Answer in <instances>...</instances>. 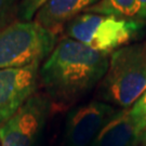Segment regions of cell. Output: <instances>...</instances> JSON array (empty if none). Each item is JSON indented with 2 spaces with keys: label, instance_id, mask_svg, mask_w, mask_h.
I'll return each mask as SVG.
<instances>
[{
  "label": "cell",
  "instance_id": "6da1fadb",
  "mask_svg": "<svg viewBox=\"0 0 146 146\" xmlns=\"http://www.w3.org/2000/svg\"><path fill=\"white\" fill-rule=\"evenodd\" d=\"M110 56L66 37L56 43L43 63L39 78L52 99L72 102L102 81Z\"/></svg>",
  "mask_w": 146,
  "mask_h": 146
},
{
  "label": "cell",
  "instance_id": "7a4b0ae2",
  "mask_svg": "<svg viewBox=\"0 0 146 146\" xmlns=\"http://www.w3.org/2000/svg\"><path fill=\"white\" fill-rule=\"evenodd\" d=\"M146 91V46L129 44L110 54L100 94L108 104L129 107Z\"/></svg>",
  "mask_w": 146,
  "mask_h": 146
},
{
  "label": "cell",
  "instance_id": "3957f363",
  "mask_svg": "<svg viewBox=\"0 0 146 146\" xmlns=\"http://www.w3.org/2000/svg\"><path fill=\"white\" fill-rule=\"evenodd\" d=\"M145 23L135 17L81 13L65 25V34L95 51L110 55L135 38Z\"/></svg>",
  "mask_w": 146,
  "mask_h": 146
},
{
  "label": "cell",
  "instance_id": "277c9868",
  "mask_svg": "<svg viewBox=\"0 0 146 146\" xmlns=\"http://www.w3.org/2000/svg\"><path fill=\"white\" fill-rule=\"evenodd\" d=\"M56 46V34L35 21H15L0 31V69L40 64Z\"/></svg>",
  "mask_w": 146,
  "mask_h": 146
},
{
  "label": "cell",
  "instance_id": "5b68a950",
  "mask_svg": "<svg viewBox=\"0 0 146 146\" xmlns=\"http://www.w3.org/2000/svg\"><path fill=\"white\" fill-rule=\"evenodd\" d=\"M49 110L47 96L35 93L0 127L1 146H35Z\"/></svg>",
  "mask_w": 146,
  "mask_h": 146
},
{
  "label": "cell",
  "instance_id": "8992f818",
  "mask_svg": "<svg viewBox=\"0 0 146 146\" xmlns=\"http://www.w3.org/2000/svg\"><path fill=\"white\" fill-rule=\"evenodd\" d=\"M39 72L40 64L0 69V127L35 94Z\"/></svg>",
  "mask_w": 146,
  "mask_h": 146
},
{
  "label": "cell",
  "instance_id": "52a82bcc",
  "mask_svg": "<svg viewBox=\"0 0 146 146\" xmlns=\"http://www.w3.org/2000/svg\"><path fill=\"white\" fill-rule=\"evenodd\" d=\"M115 114V108L105 102L93 101L78 106L67 116L65 145L90 146L95 136Z\"/></svg>",
  "mask_w": 146,
  "mask_h": 146
},
{
  "label": "cell",
  "instance_id": "ba28073f",
  "mask_svg": "<svg viewBox=\"0 0 146 146\" xmlns=\"http://www.w3.org/2000/svg\"><path fill=\"white\" fill-rule=\"evenodd\" d=\"M101 0H48L39 9L34 21L58 34L76 16Z\"/></svg>",
  "mask_w": 146,
  "mask_h": 146
},
{
  "label": "cell",
  "instance_id": "9c48e42d",
  "mask_svg": "<svg viewBox=\"0 0 146 146\" xmlns=\"http://www.w3.org/2000/svg\"><path fill=\"white\" fill-rule=\"evenodd\" d=\"M142 134L129 118L128 110L116 111L90 146H135Z\"/></svg>",
  "mask_w": 146,
  "mask_h": 146
},
{
  "label": "cell",
  "instance_id": "30bf717a",
  "mask_svg": "<svg viewBox=\"0 0 146 146\" xmlns=\"http://www.w3.org/2000/svg\"><path fill=\"white\" fill-rule=\"evenodd\" d=\"M136 10V0H101L84 13H96L107 15L134 17Z\"/></svg>",
  "mask_w": 146,
  "mask_h": 146
},
{
  "label": "cell",
  "instance_id": "8fae6325",
  "mask_svg": "<svg viewBox=\"0 0 146 146\" xmlns=\"http://www.w3.org/2000/svg\"><path fill=\"white\" fill-rule=\"evenodd\" d=\"M128 115L137 132L143 134L146 131V91L128 110Z\"/></svg>",
  "mask_w": 146,
  "mask_h": 146
},
{
  "label": "cell",
  "instance_id": "7c38bea8",
  "mask_svg": "<svg viewBox=\"0 0 146 146\" xmlns=\"http://www.w3.org/2000/svg\"><path fill=\"white\" fill-rule=\"evenodd\" d=\"M20 2L21 0H0V31L15 22Z\"/></svg>",
  "mask_w": 146,
  "mask_h": 146
},
{
  "label": "cell",
  "instance_id": "4fadbf2b",
  "mask_svg": "<svg viewBox=\"0 0 146 146\" xmlns=\"http://www.w3.org/2000/svg\"><path fill=\"white\" fill-rule=\"evenodd\" d=\"M47 1L48 0H21L17 17L20 21H33L36 13Z\"/></svg>",
  "mask_w": 146,
  "mask_h": 146
},
{
  "label": "cell",
  "instance_id": "5bb4252c",
  "mask_svg": "<svg viewBox=\"0 0 146 146\" xmlns=\"http://www.w3.org/2000/svg\"><path fill=\"white\" fill-rule=\"evenodd\" d=\"M135 19L146 21V0H136Z\"/></svg>",
  "mask_w": 146,
  "mask_h": 146
},
{
  "label": "cell",
  "instance_id": "9a60e30c",
  "mask_svg": "<svg viewBox=\"0 0 146 146\" xmlns=\"http://www.w3.org/2000/svg\"><path fill=\"white\" fill-rule=\"evenodd\" d=\"M142 140V146H146V131H144V133L141 136Z\"/></svg>",
  "mask_w": 146,
  "mask_h": 146
},
{
  "label": "cell",
  "instance_id": "2e32d148",
  "mask_svg": "<svg viewBox=\"0 0 146 146\" xmlns=\"http://www.w3.org/2000/svg\"><path fill=\"white\" fill-rule=\"evenodd\" d=\"M145 46H146V43H145Z\"/></svg>",
  "mask_w": 146,
  "mask_h": 146
}]
</instances>
